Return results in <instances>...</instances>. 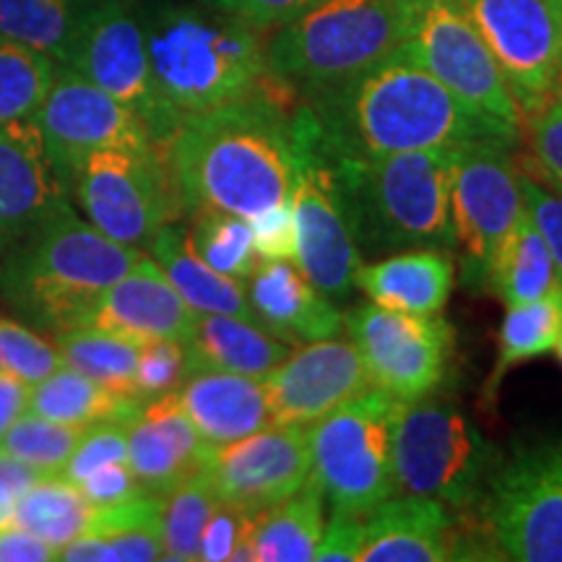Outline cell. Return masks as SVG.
I'll use <instances>...</instances> for the list:
<instances>
[{
    "instance_id": "obj_31",
    "label": "cell",
    "mask_w": 562,
    "mask_h": 562,
    "mask_svg": "<svg viewBox=\"0 0 562 562\" xmlns=\"http://www.w3.org/2000/svg\"><path fill=\"white\" fill-rule=\"evenodd\" d=\"M326 526V501L313 476L294 495L263 510L256 526V562H311Z\"/></svg>"
},
{
    "instance_id": "obj_50",
    "label": "cell",
    "mask_w": 562,
    "mask_h": 562,
    "mask_svg": "<svg viewBox=\"0 0 562 562\" xmlns=\"http://www.w3.org/2000/svg\"><path fill=\"white\" fill-rule=\"evenodd\" d=\"M60 552L16 524L0 526V562H53Z\"/></svg>"
},
{
    "instance_id": "obj_27",
    "label": "cell",
    "mask_w": 562,
    "mask_h": 562,
    "mask_svg": "<svg viewBox=\"0 0 562 562\" xmlns=\"http://www.w3.org/2000/svg\"><path fill=\"white\" fill-rule=\"evenodd\" d=\"M188 375L201 370L243 372L263 378L292 351L261 323L224 313H199L193 331L182 341Z\"/></svg>"
},
{
    "instance_id": "obj_21",
    "label": "cell",
    "mask_w": 562,
    "mask_h": 562,
    "mask_svg": "<svg viewBox=\"0 0 562 562\" xmlns=\"http://www.w3.org/2000/svg\"><path fill=\"white\" fill-rule=\"evenodd\" d=\"M199 311H193L151 256L104 290L76 328H100L136 344L172 339L186 341Z\"/></svg>"
},
{
    "instance_id": "obj_51",
    "label": "cell",
    "mask_w": 562,
    "mask_h": 562,
    "mask_svg": "<svg viewBox=\"0 0 562 562\" xmlns=\"http://www.w3.org/2000/svg\"><path fill=\"white\" fill-rule=\"evenodd\" d=\"M30 383L21 381L13 372L0 370V440H3V435L11 430L13 422H16L21 414L30 412Z\"/></svg>"
},
{
    "instance_id": "obj_52",
    "label": "cell",
    "mask_w": 562,
    "mask_h": 562,
    "mask_svg": "<svg viewBox=\"0 0 562 562\" xmlns=\"http://www.w3.org/2000/svg\"><path fill=\"white\" fill-rule=\"evenodd\" d=\"M42 480L37 469H32L30 463L13 459L11 453L0 451V503L16 508L19 497L32 487L34 482Z\"/></svg>"
},
{
    "instance_id": "obj_48",
    "label": "cell",
    "mask_w": 562,
    "mask_h": 562,
    "mask_svg": "<svg viewBox=\"0 0 562 562\" xmlns=\"http://www.w3.org/2000/svg\"><path fill=\"white\" fill-rule=\"evenodd\" d=\"M318 0H220L216 9L243 19L245 24L256 26L258 32H269L300 16L302 11H307Z\"/></svg>"
},
{
    "instance_id": "obj_49",
    "label": "cell",
    "mask_w": 562,
    "mask_h": 562,
    "mask_svg": "<svg viewBox=\"0 0 562 562\" xmlns=\"http://www.w3.org/2000/svg\"><path fill=\"white\" fill-rule=\"evenodd\" d=\"M362 516L331 513L323 526L315 560L318 562H360Z\"/></svg>"
},
{
    "instance_id": "obj_45",
    "label": "cell",
    "mask_w": 562,
    "mask_h": 562,
    "mask_svg": "<svg viewBox=\"0 0 562 562\" xmlns=\"http://www.w3.org/2000/svg\"><path fill=\"white\" fill-rule=\"evenodd\" d=\"M256 510L237 508L229 503H216L211 510L206 526H203L201 544H199V560L201 562H227L232 560L237 542H240L243 531L256 521Z\"/></svg>"
},
{
    "instance_id": "obj_36",
    "label": "cell",
    "mask_w": 562,
    "mask_h": 562,
    "mask_svg": "<svg viewBox=\"0 0 562 562\" xmlns=\"http://www.w3.org/2000/svg\"><path fill=\"white\" fill-rule=\"evenodd\" d=\"M216 503H220V497H216L214 484H211L206 472L188 476L186 482H180L178 487L161 497V544H165V560H199L203 526H206Z\"/></svg>"
},
{
    "instance_id": "obj_16",
    "label": "cell",
    "mask_w": 562,
    "mask_h": 562,
    "mask_svg": "<svg viewBox=\"0 0 562 562\" xmlns=\"http://www.w3.org/2000/svg\"><path fill=\"white\" fill-rule=\"evenodd\" d=\"M501 63L524 115L554 97L562 76V0H461Z\"/></svg>"
},
{
    "instance_id": "obj_32",
    "label": "cell",
    "mask_w": 562,
    "mask_h": 562,
    "mask_svg": "<svg viewBox=\"0 0 562 562\" xmlns=\"http://www.w3.org/2000/svg\"><path fill=\"white\" fill-rule=\"evenodd\" d=\"M562 334V284L554 286L544 297L508 307L497 331V355L490 378L484 381L482 398L495 402L503 378L516 364L550 355Z\"/></svg>"
},
{
    "instance_id": "obj_8",
    "label": "cell",
    "mask_w": 562,
    "mask_h": 562,
    "mask_svg": "<svg viewBox=\"0 0 562 562\" xmlns=\"http://www.w3.org/2000/svg\"><path fill=\"white\" fill-rule=\"evenodd\" d=\"M497 461L495 446L456 406L427 396L402 402L393 432L396 492L467 510L482 501Z\"/></svg>"
},
{
    "instance_id": "obj_1",
    "label": "cell",
    "mask_w": 562,
    "mask_h": 562,
    "mask_svg": "<svg viewBox=\"0 0 562 562\" xmlns=\"http://www.w3.org/2000/svg\"><path fill=\"white\" fill-rule=\"evenodd\" d=\"M302 102L313 112L323 151L334 157L459 149L476 140L513 149L521 140V133L476 115L402 50Z\"/></svg>"
},
{
    "instance_id": "obj_26",
    "label": "cell",
    "mask_w": 562,
    "mask_h": 562,
    "mask_svg": "<svg viewBox=\"0 0 562 562\" xmlns=\"http://www.w3.org/2000/svg\"><path fill=\"white\" fill-rule=\"evenodd\" d=\"M453 258L440 248L398 250L389 258L360 263L355 271V286H360L370 302L417 315H440L453 292Z\"/></svg>"
},
{
    "instance_id": "obj_7",
    "label": "cell",
    "mask_w": 562,
    "mask_h": 562,
    "mask_svg": "<svg viewBox=\"0 0 562 562\" xmlns=\"http://www.w3.org/2000/svg\"><path fill=\"white\" fill-rule=\"evenodd\" d=\"M402 402L368 389L307 427L311 476L331 513L368 516L396 495L393 432Z\"/></svg>"
},
{
    "instance_id": "obj_38",
    "label": "cell",
    "mask_w": 562,
    "mask_h": 562,
    "mask_svg": "<svg viewBox=\"0 0 562 562\" xmlns=\"http://www.w3.org/2000/svg\"><path fill=\"white\" fill-rule=\"evenodd\" d=\"M55 74L58 68L50 55L0 40V123L37 115Z\"/></svg>"
},
{
    "instance_id": "obj_29",
    "label": "cell",
    "mask_w": 562,
    "mask_h": 562,
    "mask_svg": "<svg viewBox=\"0 0 562 562\" xmlns=\"http://www.w3.org/2000/svg\"><path fill=\"white\" fill-rule=\"evenodd\" d=\"M140 406H144V398L136 393L110 389L68 364H60L50 375L34 383L30 393L32 414L79 427L102 425V422L128 425L140 414Z\"/></svg>"
},
{
    "instance_id": "obj_33",
    "label": "cell",
    "mask_w": 562,
    "mask_h": 562,
    "mask_svg": "<svg viewBox=\"0 0 562 562\" xmlns=\"http://www.w3.org/2000/svg\"><path fill=\"white\" fill-rule=\"evenodd\" d=\"M91 516L94 505L83 497V492L63 474H55L42 476L19 497L11 524L37 533L60 552L63 547L87 533Z\"/></svg>"
},
{
    "instance_id": "obj_17",
    "label": "cell",
    "mask_w": 562,
    "mask_h": 562,
    "mask_svg": "<svg viewBox=\"0 0 562 562\" xmlns=\"http://www.w3.org/2000/svg\"><path fill=\"white\" fill-rule=\"evenodd\" d=\"M47 151L63 178L89 154L102 149H146L149 131L128 104L63 66L34 115Z\"/></svg>"
},
{
    "instance_id": "obj_55",
    "label": "cell",
    "mask_w": 562,
    "mask_h": 562,
    "mask_svg": "<svg viewBox=\"0 0 562 562\" xmlns=\"http://www.w3.org/2000/svg\"><path fill=\"white\" fill-rule=\"evenodd\" d=\"M554 100H560V102H562V76H560L558 87H554Z\"/></svg>"
},
{
    "instance_id": "obj_40",
    "label": "cell",
    "mask_w": 562,
    "mask_h": 562,
    "mask_svg": "<svg viewBox=\"0 0 562 562\" xmlns=\"http://www.w3.org/2000/svg\"><path fill=\"white\" fill-rule=\"evenodd\" d=\"M524 136L529 159L518 161L524 172L562 193V102L552 100L524 115Z\"/></svg>"
},
{
    "instance_id": "obj_41",
    "label": "cell",
    "mask_w": 562,
    "mask_h": 562,
    "mask_svg": "<svg viewBox=\"0 0 562 562\" xmlns=\"http://www.w3.org/2000/svg\"><path fill=\"white\" fill-rule=\"evenodd\" d=\"M63 364V357L53 341L42 339L24 323L0 315V370L13 372L30 385L40 383Z\"/></svg>"
},
{
    "instance_id": "obj_24",
    "label": "cell",
    "mask_w": 562,
    "mask_h": 562,
    "mask_svg": "<svg viewBox=\"0 0 562 562\" xmlns=\"http://www.w3.org/2000/svg\"><path fill=\"white\" fill-rule=\"evenodd\" d=\"M248 300L256 321L286 344H307L339 336L341 313L292 261H261L248 279Z\"/></svg>"
},
{
    "instance_id": "obj_3",
    "label": "cell",
    "mask_w": 562,
    "mask_h": 562,
    "mask_svg": "<svg viewBox=\"0 0 562 562\" xmlns=\"http://www.w3.org/2000/svg\"><path fill=\"white\" fill-rule=\"evenodd\" d=\"M140 24L154 89L178 125L256 94L302 102L271 74L263 32L227 11L193 0H140Z\"/></svg>"
},
{
    "instance_id": "obj_22",
    "label": "cell",
    "mask_w": 562,
    "mask_h": 562,
    "mask_svg": "<svg viewBox=\"0 0 562 562\" xmlns=\"http://www.w3.org/2000/svg\"><path fill=\"white\" fill-rule=\"evenodd\" d=\"M125 427L128 463L146 495L165 497L206 467L211 448L180 406L178 391L144 402Z\"/></svg>"
},
{
    "instance_id": "obj_23",
    "label": "cell",
    "mask_w": 562,
    "mask_h": 562,
    "mask_svg": "<svg viewBox=\"0 0 562 562\" xmlns=\"http://www.w3.org/2000/svg\"><path fill=\"white\" fill-rule=\"evenodd\" d=\"M463 550L453 513L432 497H389L362 516L360 562H442Z\"/></svg>"
},
{
    "instance_id": "obj_13",
    "label": "cell",
    "mask_w": 562,
    "mask_h": 562,
    "mask_svg": "<svg viewBox=\"0 0 562 562\" xmlns=\"http://www.w3.org/2000/svg\"><path fill=\"white\" fill-rule=\"evenodd\" d=\"M294 125V182L290 206L297 224V266L326 297L347 300L362 256L344 214L334 170L323 157L315 123L305 102L297 104Z\"/></svg>"
},
{
    "instance_id": "obj_9",
    "label": "cell",
    "mask_w": 562,
    "mask_h": 562,
    "mask_svg": "<svg viewBox=\"0 0 562 562\" xmlns=\"http://www.w3.org/2000/svg\"><path fill=\"white\" fill-rule=\"evenodd\" d=\"M68 188L89 224L133 248L151 245L182 214L167 154L157 146L89 154L70 170Z\"/></svg>"
},
{
    "instance_id": "obj_18",
    "label": "cell",
    "mask_w": 562,
    "mask_h": 562,
    "mask_svg": "<svg viewBox=\"0 0 562 562\" xmlns=\"http://www.w3.org/2000/svg\"><path fill=\"white\" fill-rule=\"evenodd\" d=\"M271 425L307 427L372 389L357 347L347 339L307 341L263 375Z\"/></svg>"
},
{
    "instance_id": "obj_47",
    "label": "cell",
    "mask_w": 562,
    "mask_h": 562,
    "mask_svg": "<svg viewBox=\"0 0 562 562\" xmlns=\"http://www.w3.org/2000/svg\"><path fill=\"white\" fill-rule=\"evenodd\" d=\"M83 492V497L94 505V508H110V505L125 503L131 497L144 495L140 484L133 474L128 461H117V463H108V467L97 469L83 476V480L76 484Z\"/></svg>"
},
{
    "instance_id": "obj_5",
    "label": "cell",
    "mask_w": 562,
    "mask_h": 562,
    "mask_svg": "<svg viewBox=\"0 0 562 562\" xmlns=\"http://www.w3.org/2000/svg\"><path fill=\"white\" fill-rule=\"evenodd\" d=\"M144 256L68 206L0 256V292L37 326L68 331Z\"/></svg>"
},
{
    "instance_id": "obj_54",
    "label": "cell",
    "mask_w": 562,
    "mask_h": 562,
    "mask_svg": "<svg viewBox=\"0 0 562 562\" xmlns=\"http://www.w3.org/2000/svg\"><path fill=\"white\" fill-rule=\"evenodd\" d=\"M554 355H558V360H560V364H562V334H560V339H558V344H554Z\"/></svg>"
},
{
    "instance_id": "obj_12",
    "label": "cell",
    "mask_w": 562,
    "mask_h": 562,
    "mask_svg": "<svg viewBox=\"0 0 562 562\" xmlns=\"http://www.w3.org/2000/svg\"><path fill=\"white\" fill-rule=\"evenodd\" d=\"M60 66L128 104L144 121L151 144L165 151L178 123L154 89L140 0H83L79 24Z\"/></svg>"
},
{
    "instance_id": "obj_42",
    "label": "cell",
    "mask_w": 562,
    "mask_h": 562,
    "mask_svg": "<svg viewBox=\"0 0 562 562\" xmlns=\"http://www.w3.org/2000/svg\"><path fill=\"white\" fill-rule=\"evenodd\" d=\"M186 378V349H182L180 341L159 339L140 344L133 391H136L144 402L178 391Z\"/></svg>"
},
{
    "instance_id": "obj_37",
    "label": "cell",
    "mask_w": 562,
    "mask_h": 562,
    "mask_svg": "<svg viewBox=\"0 0 562 562\" xmlns=\"http://www.w3.org/2000/svg\"><path fill=\"white\" fill-rule=\"evenodd\" d=\"M191 216L193 227L188 232H191L193 248L203 261L224 277L248 281L261 263L256 243H252L250 220L216 209H201Z\"/></svg>"
},
{
    "instance_id": "obj_19",
    "label": "cell",
    "mask_w": 562,
    "mask_h": 562,
    "mask_svg": "<svg viewBox=\"0 0 562 562\" xmlns=\"http://www.w3.org/2000/svg\"><path fill=\"white\" fill-rule=\"evenodd\" d=\"M203 472L222 503L263 513L311 480L307 430L269 425L227 446L211 448Z\"/></svg>"
},
{
    "instance_id": "obj_28",
    "label": "cell",
    "mask_w": 562,
    "mask_h": 562,
    "mask_svg": "<svg viewBox=\"0 0 562 562\" xmlns=\"http://www.w3.org/2000/svg\"><path fill=\"white\" fill-rule=\"evenodd\" d=\"M149 250L154 261L161 266V271L175 284V290L182 294V300L193 311L240 315V318L256 321L245 281L224 277V273L211 269L195 252L188 227H180L175 222L165 224L151 240Z\"/></svg>"
},
{
    "instance_id": "obj_6",
    "label": "cell",
    "mask_w": 562,
    "mask_h": 562,
    "mask_svg": "<svg viewBox=\"0 0 562 562\" xmlns=\"http://www.w3.org/2000/svg\"><path fill=\"white\" fill-rule=\"evenodd\" d=\"M414 0H318L266 42L271 74L300 100L355 79L409 40Z\"/></svg>"
},
{
    "instance_id": "obj_14",
    "label": "cell",
    "mask_w": 562,
    "mask_h": 562,
    "mask_svg": "<svg viewBox=\"0 0 562 562\" xmlns=\"http://www.w3.org/2000/svg\"><path fill=\"white\" fill-rule=\"evenodd\" d=\"M521 214V170L508 146L490 140L459 146L451 182L453 250L469 290H484L495 250Z\"/></svg>"
},
{
    "instance_id": "obj_30",
    "label": "cell",
    "mask_w": 562,
    "mask_h": 562,
    "mask_svg": "<svg viewBox=\"0 0 562 562\" xmlns=\"http://www.w3.org/2000/svg\"><path fill=\"white\" fill-rule=\"evenodd\" d=\"M558 284L562 281L552 252L524 209L513 229L503 237L501 248L495 250L484 290L495 294L505 307H516L544 297Z\"/></svg>"
},
{
    "instance_id": "obj_2",
    "label": "cell",
    "mask_w": 562,
    "mask_h": 562,
    "mask_svg": "<svg viewBox=\"0 0 562 562\" xmlns=\"http://www.w3.org/2000/svg\"><path fill=\"white\" fill-rule=\"evenodd\" d=\"M297 104L256 94L186 117L165 146L182 214L216 209L256 220L290 201Z\"/></svg>"
},
{
    "instance_id": "obj_10",
    "label": "cell",
    "mask_w": 562,
    "mask_h": 562,
    "mask_svg": "<svg viewBox=\"0 0 562 562\" xmlns=\"http://www.w3.org/2000/svg\"><path fill=\"white\" fill-rule=\"evenodd\" d=\"M482 501L484 524L501 558L562 562V438L501 456Z\"/></svg>"
},
{
    "instance_id": "obj_56",
    "label": "cell",
    "mask_w": 562,
    "mask_h": 562,
    "mask_svg": "<svg viewBox=\"0 0 562 562\" xmlns=\"http://www.w3.org/2000/svg\"><path fill=\"white\" fill-rule=\"evenodd\" d=\"M193 3H203V5H214V9H216V5H220V0H193Z\"/></svg>"
},
{
    "instance_id": "obj_34",
    "label": "cell",
    "mask_w": 562,
    "mask_h": 562,
    "mask_svg": "<svg viewBox=\"0 0 562 562\" xmlns=\"http://www.w3.org/2000/svg\"><path fill=\"white\" fill-rule=\"evenodd\" d=\"M83 0H0V40L16 42L63 63Z\"/></svg>"
},
{
    "instance_id": "obj_39",
    "label": "cell",
    "mask_w": 562,
    "mask_h": 562,
    "mask_svg": "<svg viewBox=\"0 0 562 562\" xmlns=\"http://www.w3.org/2000/svg\"><path fill=\"white\" fill-rule=\"evenodd\" d=\"M83 432H87V427L66 425V422H55L26 412L3 435L0 451L30 463L42 476H55L63 474Z\"/></svg>"
},
{
    "instance_id": "obj_44",
    "label": "cell",
    "mask_w": 562,
    "mask_h": 562,
    "mask_svg": "<svg viewBox=\"0 0 562 562\" xmlns=\"http://www.w3.org/2000/svg\"><path fill=\"white\" fill-rule=\"evenodd\" d=\"M521 170V167H518ZM521 193H524V209L531 216L533 227L544 237L547 248H550L554 266H558L560 281H562V193L547 188L542 180L521 170Z\"/></svg>"
},
{
    "instance_id": "obj_53",
    "label": "cell",
    "mask_w": 562,
    "mask_h": 562,
    "mask_svg": "<svg viewBox=\"0 0 562 562\" xmlns=\"http://www.w3.org/2000/svg\"><path fill=\"white\" fill-rule=\"evenodd\" d=\"M11 518H13V508H11V505L0 503V526L11 524Z\"/></svg>"
},
{
    "instance_id": "obj_15",
    "label": "cell",
    "mask_w": 562,
    "mask_h": 562,
    "mask_svg": "<svg viewBox=\"0 0 562 562\" xmlns=\"http://www.w3.org/2000/svg\"><path fill=\"white\" fill-rule=\"evenodd\" d=\"M344 326L360 351L372 389L391 393L398 402H417L446 378L453 331L440 315L391 311L370 302L349 311Z\"/></svg>"
},
{
    "instance_id": "obj_35",
    "label": "cell",
    "mask_w": 562,
    "mask_h": 562,
    "mask_svg": "<svg viewBox=\"0 0 562 562\" xmlns=\"http://www.w3.org/2000/svg\"><path fill=\"white\" fill-rule=\"evenodd\" d=\"M53 344L58 347L63 364H68V368L79 370L115 391L136 393L133 381H136L140 344L87 326L58 331Z\"/></svg>"
},
{
    "instance_id": "obj_25",
    "label": "cell",
    "mask_w": 562,
    "mask_h": 562,
    "mask_svg": "<svg viewBox=\"0 0 562 562\" xmlns=\"http://www.w3.org/2000/svg\"><path fill=\"white\" fill-rule=\"evenodd\" d=\"M180 406L209 448L227 446L271 425L263 378L243 372L201 370L178 389Z\"/></svg>"
},
{
    "instance_id": "obj_46",
    "label": "cell",
    "mask_w": 562,
    "mask_h": 562,
    "mask_svg": "<svg viewBox=\"0 0 562 562\" xmlns=\"http://www.w3.org/2000/svg\"><path fill=\"white\" fill-rule=\"evenodd\" d=\"M250 227L261 261L297 263V224H294L290 201L263 211L261 216L250 220Z\"/></svg>"
},
{
    "instance_id": "obj_20",
    "label": "cell",
    "mask_w": 562,
    "mask_h": 562,
    "mask_svg": "<svg viewBox=\"0 0 562 562\" xmlns=\"http://www.w3.org/2000/svg\"><path fill=\"white\" fill-rule=\"evenodd\" d=\"M68 206V182L34 117L0 123V256Z\"/></svg>"
},
{
    "instance_id": "obj_11",
    "label": "cell",
    "mask_w": 562,
    "mask_h": 562,
    "mask_svg": "<svg viewBox=\"0 0 562 562\" xmlns=\"http://www.w3.org/2000/svg\"><path fill=\"white\" fill-rule=\"evenodd\" d=\"M402 53L476 115L524 136V112L461 0H414L412 34Z\"/></svg>"
},
{
    "instance_id": "obj_4",
    "label": "cell",
    "mask_w": 562,
    "mask_h": 562,
    "mask_svg": "<svg viewBox=\"0 0 562 562\" xmlns=\"http://www.w3.org/2000/svg\"><path fill=\"white\" fill-rule=\"evenodd\" d=\"M323 157L334 170L357 250L364 256L412 248L453 250L451 182L456 149L370 159L334 157L323 151Z\"/></svg>"
},
{
    "instance_id": "obj_43",
    "label": "cell",
    "mask_w": 562,
    "mask_h": 562,
    "mask_svg": "<svg viewBox=\"0 0 562 562\" xmlns=\"http://www.w3.org/2000/svg\"><path fill=\"white\" fill-rule=\"evenodd\" d=\"M117 461H128V427L123 422H102V425L87 427L63 469V476L79 484L87 474Z\"/></svg>"
}]
</instances>
